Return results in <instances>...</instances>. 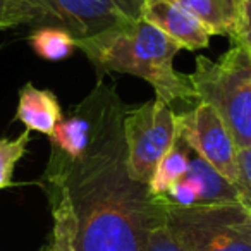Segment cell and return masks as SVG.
Wrapping results in <instances>:
<instances>
[{"label": "cell", "mask_w": 251, "mask_h": 251, "mask_svg": "<svg viewBox=\"0 0 251 251\" xmlns=\"http://www.w3.org/2000/svg\"><path fill=\"white\" fill-rule=\"evenodd\" d=\"M126 110L114 90L81 157L50 151L40 184L53 227L43 251H147L150 234L165 224L162 196H153L127 171Z\"/></svg>", "instance_id": "6da1fadb"}, {"label": "cell", "mask_w": 251, "mask_h": 251, "mask_svg": "<svg viewBox=\"0 0 251 251\" xmlns=\"http://www.w3.org/2000/svg\"><path fill=\"white\" fill-rule=\"evenodd\" d=\"M74 45L98 73L141 77L151 84L155 98L165 103L196 100L188 74L174 69V59L181 47L143 19L115 26L90 38H74Z\"/></svg>", "instance_id": "7a4b0ae2"}, {"label": "cell", "mask_w": 251, "mask_h": 251, "mask_svg": "<svg viewBox=\"0 0 251 251\" xmlns=\"http://www.w3.org/2000/svg\"><path fill=\"white\" fill-rule=\"evenodd\" d=\"M196 100L219 114L232 136L237 150L251 147V52L239 43L219 60L196 57V66L188 74Z\"/></svg>", "instance_id": "3957f363"}, {"label": "cell", "mask_w": 251, "mask_h": 251, "mask_svg": "<svg viewBox=\"0 0 251 251\" xmlns=\"http://www.w3.org/2000/svg\"><path fill=\"white\" fill-rule=\"evenodd\" d=\"M162 200L165 226L188 251H251V208L244 203L177 206Z\"/></svg>", "instance_id": "277c9868"}, {"label": "cell", "mask_w": 251, "mask_h": 251, "mask_svg": "<svg viewBox=\"0 0 251 251\" xmlns=\"http://www.w3.org/2000/svg\"><path fill=\"white\" fill-rule=\"evenodd\" d=\"M122 129L127 171L133 179L148 186L158 162L179 138L177 114L171 103L155 98L140 107L127 108Z\"/></svg>", "instance_id": "5b68a950"}, {"label": "cell", "mask_w": 251, "mask_h": 251, "mask_svg": "<svg viewBox=\"0 0 251 251\" xmlns=\"http://www.w3.org/2000/svg\"><path fill=\"white\" fill-rule=\"evenodd\" d=\"M179 138L227 181L239 186L237 147L226 124L210 105L198 101L195 108L177 115Z\"/></svg>", "instance_id": "8992f818"}, {"label": "cell", "mask_w": 251, "mask_h": 251, "mask_svg": "<svg viewBox=\"0 0 251 251\" xmlns=\"http://www.w3.org/2000/svg\"><path fill=\"white\" fill-rule=\"evenodd\" d=\"M60 28L76 40L141 19L145 0H43Z\"/></svg>", "instance_id": "52a82bcc"}, {"label": "cell", "mask_w": 251, "mask_h": 251, "mask_svg": "<svg viewBox=\"0 0 251 251\" xmlns=\"http://www.w3.org/2000/svg\"><path fill=\"white\" fill-rule=\"evenodd\" d=\"M141 19L165 33L181 49L191 52L206 49L212 36L201 21L172 0H145Z\"/></svg>", "instance_id": "ba28073f"}, {"label": "cell", "mask_w": 251, "mask_h": 251, "mask_svg": "<svg viewBox=\"0 0 251 251\" xmlns=\"http://www.w3.org/2000/svg\"><path fill=\"white\" fill-rule=\"evenodd\" d=\"M16 121L23 122L28 131H36L50 136L60 121L64 119L62 107L53 91L36 88L35 84L26 83L19 90Z\"/></svg>", "instance_id": "9c48e42d"}, {"label": "cell", "mask_w": 251, "mask_h": 251, "mask_svg": "<svg viewBox=\"0 0 251 251\" xmlns=\"http://www.w3.org/2000/svg\"><path fill=\"white\" fill-rule=\"evenodd\" d=\"M184 179L198 191V205H215V203H243L239 188L227 181L222 174L206 164L200 155L189 151V167Z\"/></svg>", "instance_id": "30bf717a"}, {"label": "cell", "mask_w": 251, "mask_h": 251, "mask_svg": "<svg viewBox=\"0 0 251 251\" xmlns=\"http://www.w3.org/2000/svg\"><path fill=\"white\" fill-rule=\"evenodd\" d=\"M188 12H191L210 35L229 36L236 40L237 21H239L241 0H172Z\"/></svg>", "instance_id": "8fae6325"}, {"label": "cell", "mask_w": 251, "mask_h": 251, "mask_svg": "<svg viewBox=\"0 0 251 251\" xmlns=\"http://www.w3.org/2000/svg\"><path fill=\"white\" fill-rule=\"evenodd\" d=\"M189 147L177 138L176 145L162 157L148 182V189L153 196H164L172 184L182 181L189 167Z\"/></svg>", "instance_id": "7c38bea8"}, {"label": "cell", "mask_w": 251, "mask_h": 251, "mask_svg": "<svg viewBox=\"0 0 251 251\" xmlns=\"http://www.w3.org/2000/svg\"><path fill=\"white\" fill-rule=\"evenodd\" d=\"M47 21L55 18L43 0H0V31Z\"/></svg>", "instance_id": "4fadbf2b"}, {"label": "cell", "mask_w": 251, "mask_h": 251, "mask_svg": "<svg viewBox=\"0 0 251 251\" xmlns=\"http://www.w3.org/2000/svg\"><path fill=\"white\" fill-rule=\"evenodd\" d=\"M29 47L38 57L45 60H64L73 55L74 36L60 26H42L36 28L28 38Z\"/></svg>", "instance_id": "5bb4252c"}, {"label": "cell", "mask_w": 251, "mask_h": 251, "mask_svg": "<svg viewBox=\"0 0 251 251\" xmlns=\"http://www.w3.org/2000/svg\"><path fill=\"white\" fill-rule=\"evenodd\" d=\"M31 140V131H23L18 138H0V189L11 188L14 169L18 162L25 157L28 143Z\"/></svg>", "instance_id": "9a60e30c"}, {"label": "cell", "mask_w": 251, "mask_h": 251, "mask_svg": "<svg viewBox=\"0 0 251 251\" xmlns=\"http://www.w3.org/2000/svg\"><path fill=\"white\" fill-rule=\"evenodd\" d=\"M164 196L167 198V201H171L172 205H177V206H195L200 203L198 191L186 179L172 184Z\"/></svg>", "instance_id": "2e32d148"}, {"label": "cell", "mask_w": 251, "mask_h": 251, "mask_svg": "<svg viewBox=\"0 0 251 251\" xmlns=\"http://www.w3.org/2000/svg\"><path fill=\"white\" fill-rule=\"evenodd\" d=\"M237 167H239V191L243 203L251 208V147L237 151Z\"/></svg>", "instance_id": "e0dca14e"}, {"label": "cell", "mask_w": 251, "mask_h": 251, "mask_svg": "<svg viewBox=\"0 0 251 251\" xmlns=\"http://www.w3.org/2000/svg\"><path fill=\"white\" fill-rule=\"evenodd\" d=\"M147 251H188L174 234L167 229V226H160L150 234V239L147 244Z\"/></svg>", "instance_id": "ac0fdd59"}, {"label": "cell", "mask_w": 251, "mask_h": 251, "mask_svg": "<svg viewBox=\"0 0 251 251\" xmlns=\"http://www.w3.org/2000/svg\"><path fill=\"white\" fill-rule=\"evenodd\" d=\"M230 43H239L251 52V0H241L239 21H237L236 40Z\"/></svg>", "instance_id": "d6986e66"}]
</instances>
